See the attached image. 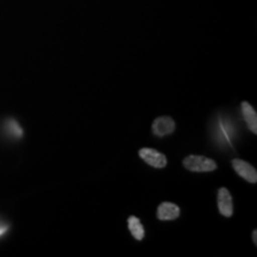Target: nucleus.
Returning a JSON list of instances; mask_svg holds the SVG:
<instances>
[{
    "instance_id": "nucleus-1",
    "label": "nucleus",
    "mask_w": 257,
    "mask_h": 257,
    "mask_svg": "<svg viewBox=\"0 0 257 257\" xmlns=\"http://www.w3.org/2000/svg\"><path fill=\"white\" fill-rule=\"evenodd\" d=\"M186 169L192 172H212L217 169V163L213 160L205 156L189 155L184 160Z\"/></svg>"
},
{
    "instance_id": "nucleus-2",
    "label": "nucleus",
    "mask_w": 257,
    "mask_h": 257,
    "mask_svg": "<svg viewBox=\"0 0 257 257\" xmlns=\"http://www.w3.org/2000/svg\"><path fill=\"white\" fill-rule=\"evenodd\" d=\"M138 154L144 162H147L154 168H165L167 166V157L152 148H143Z\"/></svg>"
},
{
    "instance_id": "nucleus-3",
    "label": "nucleus",
    "mask_w": 257,
    "mask_h": 257,
    "mask_svg": "<svg viewBox=\"0 0 257 257\" xmlns=\"http://www.w3.org/2000/svg\"><path fill=\"white\" fill-rule=\"evenodd\" d=\"M232 163L233 169L236 170V173L238 174L240 178H243L244 180L250 182V184H256L257 182V173L256 169L253 168L251 165H249L248 162L245 161L234 159L231 161Z\"/></svg>"
},
{
    "instance_id": "nucleus-4",
    "label": "nucleus",
    "mask_w": 257,
    "mask_h": 257,
    "mask_svg": "<svg viewBox=\"0 0 257 257\" xmlns=\"http://www.w3.org/2000/svg\"><path fill=\"white\" fill-rule=\"evenodd\" d=\"M175 121L170 117H159L154 120L153 133L157 137H165L174 133Z\"/></svg>"
},
{
    "instance_id": "nucleus-5",
    "label": "nucleus",
    "mask_w": 257,
    "mask_h": 257,
    "mask_svg": "<svg viewBox=\"0 0 257 257\" xmlns=\"http://www.w3.org/2000/svg\"><path fill=\"white\" fill-rule=\"evenodd\" d=\"M218 208L221 216L230 218L233 214L232 197L226 188H220L218 191Z\"/></svg>"
},
{
    "instance_id": "nucleus-6",
    "label": "nucleus",
    "mask_w": 257,
    "mask_h": 257,
    "mask_svg": "<svg viewBox=\"0 0 257 257\" xmlns=\"http://www.w3.org/2000/svg\"><path fill=\"white\" fill-rule=\"evenodd\" d=\"M180 216V208L173 202H162L157 208V218L160 220H175Z\"/></svg>"
},
{
    "instance_id": "nucleus-7",
    "label": "nucleus",
    "mask_w": 257,
    "mask_h": 257,
    "mask_svg": "<svg viewBox=\"0 0 257 257\" xmlns=\"http://www.w3.org/2000/svg\"><path fill=\"white\" fill-rule=\"evenodd\" d=\"M240 108H242V114L244 120H245L246 125H248L249 130L252 134H257V114L256 111L253 110V107L249 102L243 101L240 104Z\"/></svg>"
},
{
    "instance_id": "nucleus-8",
    "label": "nucleus",
    "mask_w": 257,
    "mask_h": 257,
    "mask_svg": "<svg viewBox=\"0 0 257 257\" xmlns=\"http://www.w3.org/2000/svg\"><path fill=\"white\" fill-rule=\"evenodd\" d=\"M127 227L135 239L142 240L144 238V236H146V231H144L143 225L137 217L131 216L127 218Z\"/></svg>"
},
{
    "instance_id": "nucleus-9",
    "label": "nucleus",
    "mask_w": 257,
    "mask_h": 257,
    "mask_svg": "<svg viewBox=\"0 0 257 257\" xmlns=\"http://www.w3.org/2000/svg\"><path fill=\"white\" fill-rule=\"evenodd\" d=\"M6 230H8V226H4V225H0V236H2V234H4L6 232Z\"/></svg>"
},
{
    "instance_id": "nucleus-10",
    "label": "nucleus",
    "mask_w": 257,
    "mask_h": 257,
    "mask_svg": "<svg viewBox=\"0 0 257 257\" xmlns=\"http://www.w3.org/2000/svg\"><path fill=\"white\" fill-rule=\"evenodd\" d=\"M252 239H253V243H255V245L257 244V231L255 230L252 232Z\"/></svg>"
}]
</instances>
